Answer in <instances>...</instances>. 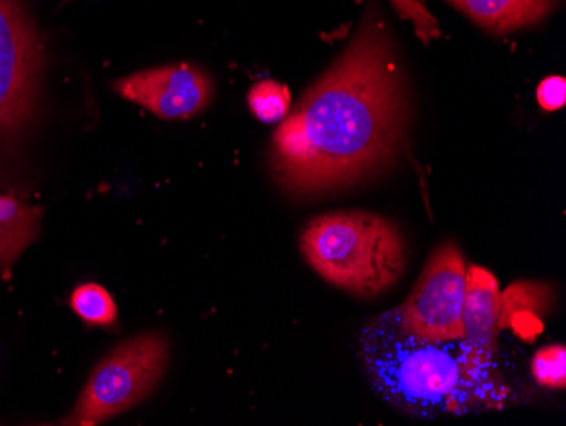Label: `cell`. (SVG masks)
I'll return each mask as SVG.
<instances>
[{
    "instance_id": "obj_13",
    "label": "cell",
    "mask_w": 566,
    "mask_h": 426,
    "mask_svg": "<svg viewBox=\"0 0 566 426\" xmlns=\"http://www.w3.org/2000/svg\"><path fill=\"white\" fill-rule=\"evenodd\" d=\"M531 372L539 386L563 389L566 386L565 345H546L537 350L531 362Z\"/></svg>"
},
{
    "instance_id": "obj_5",
    "label": "cell",
    "mask_w": 566,
    "mask_h": 426,
    "mask_svg": "<svg viewBox=\"0 0 566 426\" xmlns=\"http://www.w3.org/2000/svg\"><path fill=\"white\" fill-rule=\"evenodd\" d=\"M467 267L460 248L444 243L432 253L402 306L396 308L407 332L432 342L463 340Z\"/></svg>"
},
{
    "instance_id": "obj_1",
    "label": "cell",
    "mask_w": 566,
    "mask_h": 426,
    "mask_svg": "<svg viewBox=\"0 0 566 426\" xmlns=\"http://www.w3.org/2000/svg\"><path fill=\"white\" fill-rule=\"evenodd\" d=\"M367 15L273 135V174L295 196L364 183L390 167L406 142L409 98L396 44L387 24Z\"/></svg>"
},
{
    "instance_id": "obj_14",
    "label": "cell",
    "mask_w": 566,
    "mask_h": 426,
    "mask_svg": "<svg viewBox=\"0 0 566 426\" xmlns=\"http://www.w3.org/2000/svg\"><path fill=\"white\" fill-rule=\"evenodd\" d=\"M400 18L409 19L415 22L418 37L422 38L424 43H429L432 38L440 37V27L434 15L428 11L422 0H390Z\"/></svg>"
},
{
    "instance_id": "obj_15",
    "label": "cell",
    "mask_w": 566,
    "mask_h": 426,
    "mask_svg": "<svg viewBox=\"0 0 566 426\" xmlns=\"http://www.w3.org/2000/svg\"><path fill=\"white\" fill-rule=\"evenodd\" d=\"M537 103L545 111H558L566 103V81L563 77L545 79L537 87Z\"/></svg>"
},
{
    "instance_id": "obj_12",
    "label": "cell",
    "mask_w": 566,
    "mask_h": 426,
    "mask_svg": "<svg viewBox=\"0 0 566 426\" xmlns=\"http://www.w3.org/2000/svg\"><path fill=\"white\" fill-rule=\"evenodd\" d=\"M291 92L280 82H259L248 92L251 113L266 124L282 123L291 110Z\"/></svg>"
},
{
    "instance_id": "obj_10",
    "label": "cell",
    "mask_w": 566,
    "mask_h": 426,
    "mask_svg": "<svg viewBox=\"0 0 566 426\" xmlns=\"http://www.w3.org/2000/svg\"><path fill=\"white\" fill-rule=\"evenodd\" d=\"M552 292L546 285L536 282H520L501 294V316L499 330L514 329L523 336L542 332V318L552 303Z\"/></svg>"
},
{
    "instance_id": "obj_8",
    "label": "cell",
    "mask_w": 566,
    "mask_h": 426,
    "mask_svg": "<svg viewBox=\"0 0 566 426\" xmlns=\"http://www.w3.org/2000/svg\"><path fill=\"white\" fill-rule=\"evenodd\" d=\"M483 30L511 33L542 22L558 0H448Z\"/></svg>"
},
{
    "instance_id": "obj_3",
    "label": "cell",
    "mask_w": 566,
    "mask_h": 426,
    "mask_svg": "<svg viewBox=\"0 0 566 426\" xmlns=\"http://www.w3.org/2000/svg\"><path fill=\"white\" fill-rule=\"evenodd\" d=\"M301 250L321 278L359 298H375L392 288L407 262L399 228L367 211L317 216L302 233Z\"/></svg>"
},
{
    "instance_id": "obj_2",
    "label": "cell",
    "mask_w": 566,
    "mask_h": 426,
    "mask_svg": "<svg viewBox=\"0 0 566 426\" xmlns=\"http://www.w3.org/2000/svg\"><path fill=\"white\" fill-rule=\"evenodd\" d=\"M371 387L394 408L419 418L460 412L482 383L463 340L432 342L407 332L397 311L374 318L361 335Z\"/></svg>"
},
{
    "instance_id": "obj_6",
    "label": "cell",
    "mask_w": 566,
    "mask_h": 426,
    "mask_svg": "<svg viewBox=\"0 0 566 426\" xmlns=\"http://www.w3.org/2000/svg\"><path fill=\"white\" fill-rule=\"evenodd\" d=\"M114 89L127 101L151 111L161 120L196 116L214 97V85L208 73L189 63L133 73L117 81Z\"/></svg>"
},
{
    "instance_id": "obj_9",
    "label": "cell",
    "mask_w": 566,
    "mask_h": 426,
    "mask_svg": "<svg viewBox=\"0 0 566 426\" xmlns=\"http://www.w3.org/2000/svg\"><path fill=\"white\" fill-rule=\"evenodd\" d=\"M43 211L19 199L14 194H0V270L4 276L18 262L41 230Z\"/></svg>"
},
{
    "instance_id": "obj_7",
    "label": "cell",
    "mask_w": 566,
    "mask_h": 426,
    "mask_svg": "<svg viewBox=\"0 0 566 426\" xmlns=\"http://www.w3.org/2000/svg\"><path fill=\"white\" fill-rule=\"evenodd\" d=\"M501 316V288L497 279L482 267L467 270L465 304H463V342L469 346L472 364L483 371L495 352Z\"/></svg>"
},
{
    "instance_id": "obj_11",
    "label": "cell",
    "mask_w": 566,
    "mask_h": 426,
    "mask_svg": "<svg viewBox=\"0 0 566 426\" xmlns=\"http://www.w3.org/2000/svg\"><path fill=\"white\" fill-rule=\"evenodd\" d=\"M70 306L91 326H111L117 320L114 299L98 284L78 285L70 295Z\"/></svg>"
},
{
    "instance_id": "obj_4",
    "label": "cell",
    "mask_w": 566,
    "mask_h": 426,
    "mask_svg": "<svg viewBox=\"0 0 566 426\" xmlns=\"http://www.w3.org/2000/svg\"><path fill=\"white\" fill-rule=\"evenodd\" d=\"M167 362L168 343L160 333L120 343L94 368L65 425H98L132 409L160 383Z\"/></svg>"
}]
</instances>
